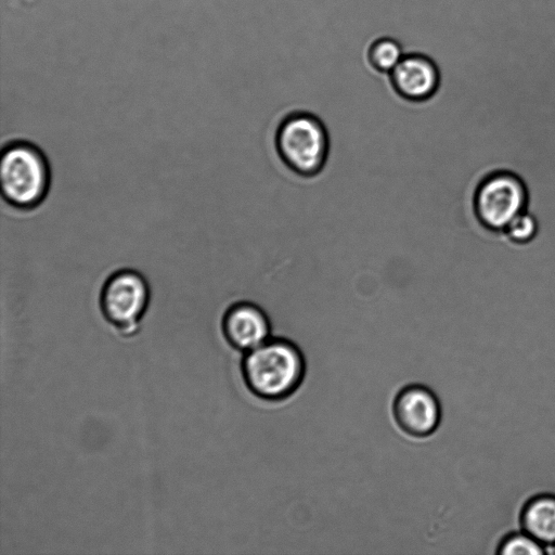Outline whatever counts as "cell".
Returning <instances> with one entry per match:
<instances>
[{
	"instance_id": "obj_1",
	"label": "cell",
	"mask_w": 555,
	"mask_h": 555,
	"mask_svg": "<svg viewBox=\"0 0 555 555\" xmlns=\"http://www.w3.org/2000/svg\"><path fill=\"white\" fill-rule=\"evenodd\" d=\"M241 370L247 389L256 398L279 402L293 396L301 386L306 360L293 340L270 337L245 352Z\"/></svg>"
},
{
	"instance_id": "obj_2",
	"label": "cell",
	"mask_w": 555,
	"mask_h": 555,
	"mask_svg": "<svg viewBox=\"0 0 555 555\" xmlns=\"http://www.w3.org/2000/svg\"><path fill=\"white\" fill-rule=\"evenodd\" d=\"M276 154L293 173L312 178L328 157L330 138L323 121L312 113L296 111L284 116L274 134Z\"/></svg>"
},
{
	"instance_id": "obj_3",
	"label": "cell",
	"mask_w": 555,
	"mask_h": 555,
	"mask_svg": "<svg viewBox=\"0 0 555 555\" xmlns=\"http://www.w3.org/2000/svg\"><path fill=\"white\" fill-rule=\"evenodd\" d=\"M0 183L2 197L11 206H39L50 185V170L41 151L23 141L7 145L1 153Z\"/></svg>"
},
{
	"instance_id": "obj_4",
	"label": "cell",
	"mask_w": 555,
	"mask_h": 555,
	"mask_svg": "<svg viewBox=\"0 0 555 555\" xmlns=\"http://www.w3.org/2000/svg\"><path fill=\"white\" fill-rule=\"evenodd\" d=\"M150 289L145 279L134 270H119L104 283L100 308L104 319L122 336H133L147 309Z\"/></svg>"
},
{
	"instance_id": "obj_5",
	"label": "cell",
	"mask_w": 555,
	"mask_h": 555,
	"mask_svg": "<svg viewBox=\"0 0 555 555\" xmlns=\"http://www.w3.org/2000/svg\"><path fill=\"white\" fill-rule=\"evenodd\" d=\"M528 194L522 180L509 171H496L485 178L475 192L478 220L493 231H504L526 210Z\"/></svg>"
},
{
	"instance_id": "obj_6",
	"label": "cell",
	"mask_w": 555,
	"mask_h": 555,
	"mask_svg": "<svg viewBox=\"0 0 555 555\" xmlns=\"http://www.w3.org/2000/svg\"><path fill=\"white\" fill-rule=\"evenodd\" d=\"M391 410L400 430L414 438L431 436L441 422V406L437 396L422 384H410L401 388L392 401Z\"/></svg>"
},
{
	"instance_id": "obj_7",
	"label": "cell",
	"mask_w": 555,
	"mask_h": 555,
	"mask_svg": "<svg viewBox=\"0 0 555 555\" xmlns=\"http://www.w3.org/2000/svg\"><path fill=\"white\" fill-rule=\"evenodd\" d=\"M221 328L228 344L247 352L271 336V323L266 311L250 301H238L224 312Z\"/></svg>"
},
{
	"instance_id": "obj_8",
	"label": "cell",
	"mask_w": 555,
	"mask_h": 555,
	"mask_svg": "<svg viewBox=\"0 0 555 555\" xmlns=\"http://www.w3.org/2000/svg\"><path fill=\"white\" fill-rule=\"evenodd\" d=\"M389 75L397 94L410 102L429 100L440 86L438 67L422 54L404 55Z\"/></svg>"
},
{
	"instance_id": "obj_9",
	"label": "cell",
	"mask_w": 555,
	"mask_h": 555,
	"mask_svg": "<svg viewBox=\"0 0 555 555\" xmlns=\"http://www.w3.org/2000/svg\"><path fill=\"white\" fill-rule=\"evenodd\" d=\"M522 531L545 547L555 543V495L539 494L530 499L520 513Z\"/></svg>"
},
{
	"instance_id": "obj_10",
	"label": "cell",
	"mask_w": 555,
	"mask_h": 555,
	"mask_svg": "<svg viewBox=\"0 0 555 555\" xmlns=\"http://www.w3.org/2000/svg\"><path fill=\"white\" fill-rule=\"evenodd\" d=\"M404 56L400 43L391 38L375 40L369 50L371 65L383 73H390Z\"/></svg>"
},
{
	"instance_id": "obj_11",
	"label": "cell",
	"mask_w": 555,
	"mask_h": 555,
	"mask_svg": "<svg viewBox=\"0 0 555 555\" xmlns=\"http://www.w3.org/2000/svg\"><path fill=\"white\" fill-rule=\"evenodd\" d=\"M496 552L501 555H543L545 546L527 532H515L502 540Z\"/></svg>"
},
{
	"instance_id": "obj_12",
	"label": "cell",
	"mask_w": 555,
	"mask_h": 555,
	"mask_svg": "<svg viewBox=\"0 0 555 555\" xmlns=\"http://www.w3.org/2000/svg\"><path fill=\"white\" fill-rule=\"evenodd\" d=\"M538 221L527 210L516 216L504 229V235L514 243H528L538 233Z\"/></svg>"
},
{
	"instance_id": "obj_13",
	"label": "cell",
	"mask_w": 555,
	"mask_h": 555,
	"mask_svg": "<svg viewBox=\"0 0 555 555\" xmlns=\"http://www.w3.org/2000/svg\"><path fill=\"white\" fill-rule=\"evenodd\" d=\"M547 554L555 555V543L545 547Z\"/></svg>"
}]
</instances>
